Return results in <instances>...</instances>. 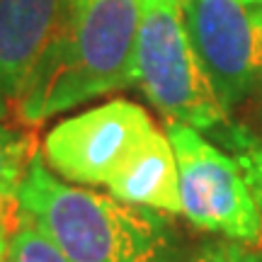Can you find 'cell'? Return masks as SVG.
<instances>
[{
  "label": "cell",
  "instance_id": "6da1fadb",
  "mask_svg": "<svg viewBox=\"0 0 262 262\" xmlns=\"http://www.w3.org/2000/svg\"><path fill=\"white\" fill-rule=\"evenodd\" d=\"M17 202L71 262H178L175 235L160 211L68 185L41 153L29 160Z\"/></svg>",
  "mask_w": 262,
  "mask_h": 262
},
{
  "label": "cell",
  "instance_id": "7a4b0ae2",
  "mask_svg": "<svg viewBox=\"0 0 262 262\" xmlns=\"http://www.w3.org/2000/svg\"><path fill=\"white\" fill-rule=\"evenodd\" d=\"M146 0H88L71 10L61 37L19 95L15 114L39 124L136 83V39Z\"/></svg>",
  "mask_w": 262,
  "mask_h": 262
},
{
  "label": "cell",
  "instance_id": "3957f363",
  "mask_svg": "<svg viewBox=\"0 0 262 262\" xmlns=\"http://www.w3.org/2000/svg\"><path fill=\"white\" fill-rule=\"evenodd\" d=\"M180 175L182 214L192 226L262 250V143L231 126L226 148L202 131L168 124Z\"/></svg>",
  "mask_w": 262,
  "mask_h": 262
},
{
  "label": "cell",
  "instance_id": "277c9868",
  "mask_svg": "<svg viewBox=\"0 0 262 262\" xmlns=\"http://www.w3.org/2000/svg\"><path fill=\"white\" fill-rule=\"evenodd\" d=\"M136 85L168 124L209 134L228 122L189 41L180 0H146L136 39Z\"/></svg>",
  "mask_w": 262,
  "mask_h": 262
},
{
  "label": "cell",
  "instance_id": "5b68a950",
  "mask_svg": "<svg viewBox=\"0 0 262 262\" xmlns=\"http://www.w3.org/2000/svg\"><path fill=\"white\" fill-rule=\"evenodd\" d=\"M156 131L148 112L129 100H112L63 119L47 134L41 158L73 185H110Z\"/></svg>",
  "mask_w": 262,
  "mask_h": 262
},
{
  "label": "cell",
  "instance_id": "8992f818",
  "mask_svg": "<svg viewBox=\"0 0 262 262\" xmlns=\"http://www.w3.org/2000/svg\"><path fill=\"white\" fill-rule=\"evenodd\" d=\"M189 41L231 110L262 83V5L245 0H182Z\"/></svg>",
  "mask_w": 262,
  "mask_h": 262
},
{
  "label": "cell",
  "instance_id": "52a82bcc",
  "mask_svg": "<svg viewBox=\"0 0 262 262\" xmlns=\"http://www.w3.org/2000/svg\"><path fill=\"white\" fill-rule=\"evenodd\" d=\"M68 15L71 0H0V119L17 107Z\"/></svg>",
  "mask_w": 262,
  "mask_h": 262
},
{
  "label": "cell",
  "instance_id": "ba28073f",
  "mask_svg": "<svg viewBox=\"0 0 262 262\" xmlns=\"http://www.w3.org/2000/svg\"><path fill=\"white\" fill-rule=\"evenodd\" d=\"M107 189L124 204L153 209L160 214H182L178 160L168 134L153 131L143 148L107 185Z\"/></svg>",
  "mask_w": 262,
  "mask_h": 262
},
{
  "label": "cell",
  "instance_id": "9c48e42d",
  "mask_svg": "<svg viewBox=\"0 0 262 262\" xmlns=\"http://www.w3.org/2000/svg\"><path fill=\"white\" fill-rule=\"evenodd\" d=\"M32 156L34 153L29 146V136L0 119V255L12 226L19 219L17 192Z\"/></svg>",
  "mask_w": 262,
  "mask_h": 262
},
{
  "label": "cell",
  "instance_id": "30bf717a",
  "mask_svg": "<svg viewBox=\"0 0 262 262\" xmlns=\"http://www.w3.org/2000/svg\"><path fill=\"white\" fill-rule=\"evenodd\" d=\"M0 262H71L51 238L39 228L27 214L19 211L17 224L12 226Z\"/></svg>",
  "mask_w": 262,
  "mask_h": 262
},
{
  "label": "cell",
  "instance_id": "8fae6325",
  "mask_svg": "<svg viewBox=\"0 0 262 262\" xmlns=\"http://www.w3.org/2000/svg\"><path fill=\"white\" fill-rule=\"evenodd\" d=\"M192 262H233V243L209 245L199 255H194Z\"/></svg>",
  "mask_w": 262,
  "mask_h": 262
},
{
  "label": "cell",
  "instance_id": "7c38bea8",
  "mask_svg": "<svg viewBox=\"0 0 262 262\" xmlns=\"http://www.w3.org/2000/svg\"><path fill=\"white\" fill-rule=\"evenodd\" d=\"M233 262H262V250L233 243Z\"/></svg>",
  "mask_w": 262,
  "mask_h": 262
},
{
  "label": "cell",
  "instance_id": "4fadbf2b",
  "mask_svg": "<svg viewBox=\"0 0 262 262\" xmlns=\"http://www.w3.org/2000/svg\"><path fill=\"white\" fill-rule=\"evenodd\" d=\"M83 3H88V0H71V10L78 8V5H83Z\"/></svg>",
  "mask_w": 262,
  "mask_h": 262
},
{
  "label": "cell",
  "instance_id": "5bb4252c",
  "mask_svg": "<svg viewBox=\"0 0 262 262\" xmlns=\"http://www.w3.org/2000/svg\"><path fill=\"white\" fill-rule=\"evenodd\" d=\"M245 3H255V5H262V0H245Z\"/></svg>",
  "mask_w": 262,
  "mask_h": 262
},
{
  "label": "cell",
  "instance_id": "9a60e30c",
  "mask_svg": "<svg viewBox=\"0 0 262 262\" xmlns=\"http://www.w3.org/2000/svg\"><path fill=\"white\" fill-rule=\"evenodd\" d=\"M180 3H182V0H180Z\"/></svg>",
  "mask_w": 262,
  "mask_h": 262
}]
</instances>
